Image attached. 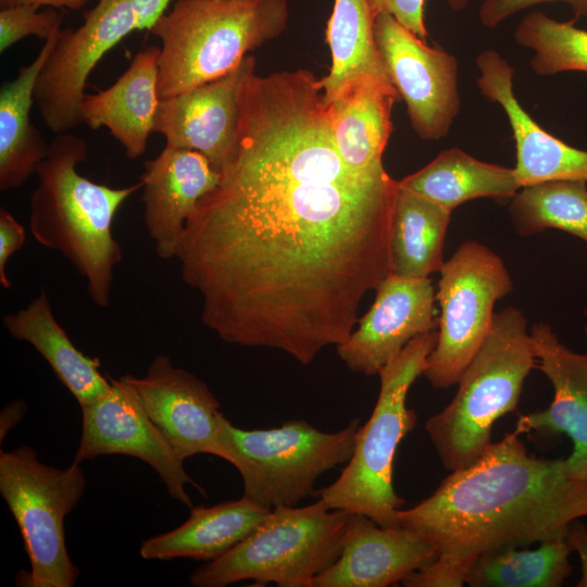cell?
Wrapping results in <instances>:
<instances>
[{
    "label": "cell",
    "mask_w": 587,
    "mask_h": 587,
    "mask_svg": "<svg viewBox=\"0 0 587 587\" xmlns=\"http://www.w3.org/2000/svg\"><path fill=\"white\" fill-rule=\"evenodd\" d=\"M397 192L385 168L357 172L340 158L311 72L253 75L235 151L176 254L202 323L227 344L303 365L341 345L391 273Z\"/></svg>",
    "instance_id": "cell-1"
},
{
    "label": "cell",
    "mask_w": 587,
    "mask_h": 587,
    "mask_svg": "<svg viewBox=\"0 0 587 587\" xmlns=\"http://www.w3.org/2000/svg\"><path fill=\"white\" fill-rule=\"evenodd\" d=\"M584 516L587 479L573 476L565 460L529 455L513 430L452 471L429 497L398 511L400 525L436 550L402 584L461 587L479 557L565 538L570 524Z\"/></svg>",
    "instance_id": "cell-2"
},
{
    "label": "cell",
    "mask_w": 587,
    "mask_h": 587,
    "mask_svg": "<svg viewBox=\"0 0 587 587\" xmlns=\"http://www.w3.org/2000/svg\"><path fill=\"white\" fill-rule=\"evenodd\" d=\"M87 158V142L78 136L59 134L49 142L36 170L29 226L39 245L60 251L86 278L91 301L108 308L113 271L123 258L112 235L113 218L142 183L123 188L97 184L77 171Z\"/></svg>",
    "instance_id": "cell-3"
},
{
    "label": "cell",
    "mask_w": 587,
    "mask_h": 587,
    "mask_svg": "<svg viewBox=\"0 0 587 587\" xmlns=\"http://www.w3.org/2000/svg\"><path fill=\"white\" fill-rule=\"evenodd\" d=\"M287 18L286 0H177L150 30L161 40L160 100L227 75Z\"/></svg>",
    "instance_id": "cell-4"
},
{
    "label": "cell",
    "mask_w": 587,
    "mask_h": 587,
    "mask_svg": "<svg viewBox=\"0 0 587 587\" xmlns=\"http://www.w3.org/2000/svg\"><path fill=\"white\" fill-rule=\"evenodd\" d=\"M535 361L522 311L509 307L496 312L488 335L458 380L453 399L425 424L448 471L470 465L491 444L495 423L515 410Z\"/></svg>",
    "instance_id": "cell-5"
},
{
    "label": "cell",
    "mask_w": 587,
    "mask_h": 587,
    "mask_svg": "<svg viewBox=\"0 0 587 587\" xmlns=\"http://www.w3.org/2000/svg\"><path fill=\"white\" fill-rule=\"evenodd\" d=\"M436 340L437 329L414 338L379 370L378 397L370 419L358 428L352 457L334 483L314 492L329 509L366 515L383 527L400 526L398 511L404 500L394 489V461L399 444L416 425L407 396L424 373Z\"/></svg>",
    "instance_id": "cell-6"
},
{
    "label": "cell",
    "mask_w": 587,
    "mask_h": 587,
    "mask_svg": "<svg viewBox=\"0 0 587 587\" xmlns=\"http://www.w3.org/2000/svg\"><path fill=\"white\" fill-rule=\"evenodd\" d=\"M350 512L323 500L279 507L243 540L208 561L189 577L196 587H225L252 579L255 586L313 587L314 578L339 557Z\"/></svg>",
    "instance_id": "cell-7"
},
{
    "label": "cell",
    "mask_w": 587,
    "mask_h": 587,
    "mask_svg": "<svg viewBox=\"0 0 587 587\" xmlns=\"http://www.w3.org/2000/svg\"><path fill=\"white\" fill-rule=\"evenodd\" d=\"M220 429L225 461L242 477V497L273 510L296 507L315 492L319 476L348 463L359 420L335 432L319 430L304 420L268 429H241L222 413Z\"/></svg>",
    "instance_id": "cell-8"
},
{
    "label": "cell",
    "mask_w": 587,
    "mask_h": 587,
    "mask_svg": "<svg viewBox=\"0 0 587 587\" xmlns=\"http://www.w3.org/2000/svg\"><path fill=\"white\" fill-rule=\"evenodd\" d=\"M79 462L57 469L27 446L0 452V492L23 538L30 569L18 575L26 587H73L79 570L65 541V517L86 489Z\"/></svg>",
    "instance_id": "cell-9"
},
{
    "label": "cell",
    "mask_w": 587,
    "mask_h": 587,
    "mask_svg": "<svg viewBox=\"0 0 587 587\" xmlns=\"http://www.w3.org/2000/svg\"><path fill=\"white\" fill-rule=\"evenodd\" d=\"M437 340L423 375L436 389L457 385L488 335L498 300L513 290L511 275L487 246L467 240L439 271Z\"/></svg>",
    "instance_id": "cell-10"
},
{
    "label": "cell",
    "mask_w": 587,
    "mask_h": 587,
    "mask_svg": "<svg viewBox=\"0 0 587 587\" xmlns=\"http://www.w3.org/2000/svg\"><path fill=\"white\" fill-rule=\"evenodd\" d=\"M138 0H99L76 29H61L42 65L35 103L57 135L76 128L87 79L102 57L134 30H143Z\"/></svg>",
    "instance_id": "cell-11"
},
{
    "label": "cell",
    "mask_w": 587,
    "mask_h": 587,
    "mask_svg": "<svg viewBox=\"0 0 587 587\" xmlns=\"http://www.w3.org/2000/svg\"><path fill=\"white\" fill-rule=\"evenodd\" d=\"M374 35L415 133L426 140L447 136L460 111L457 59L429 47L388 13L376 14Z\"/></svg>",
    "instance_id": "cell-12"
},
{
    "label": "cell",
    "mask_w": 587,
    "mask_h": 587,
    "mask_svg": "<svg viewBox=\"0 0 587 587\" xmlns=\"http://www.w3.org/2000/svg\"><path fill=\"white\" fill-rule=\"evenodd\" d=\"M110 388L82 407V435L74 461L104 454H124L148 463L168 495L192 508L187 485L204 490L187 474L184 459L174 450L145 411L133 386L121 376L110 377Z\"/></svg>",
    "instance_id": "cell-13"
},
{
    "label": "cell",
    "mask_w": 587,
    "mask_h": 587,
    "mask_svg": "<svg viewBox=\"0 0 587 587\" xmlns=\"http://www.w3.org/2000/svg\"><path fill=\"white\" fill-rule=\"evenodd\" d=\"M145 411L185 460L199 453L225 459L220 403L205 383L158 354L146 375H124Z\"/></svg>",
    "instance_id": "cell-14"
},
{
    "label": "cell",
    "mask_w": 587,
    "mask_h": 587,
    "mask_svg": "<svg viewBox=\"0 0 587 587\" xmlns=\"http://www.w3.org/2000/svg\"><path fill=\"white\" fill-rule=\"evenodd\" d=\"M370 310L339 346L340 360L367 376L379 370L414 338L436 330L438 313L432 280L389 274L376 288Z\"/></svg>",
    "instance_id": "cell-15"
},
{
    "label": "cell",
    "mask_w": 587,
    "mask_h": 587,
    "mask_svg": "<svg viewBox=\"0 0 587 587\" xmlns=\"http://www.w3.org/2000/svg\"><path fill=\"white\" fill-rule=\"evenodd\" d=\"M254 67V58L246 55L227 75L160 100L153 133L166 146L198 151L220 172L235 151L242 88Z\"/></svg>",
    "instance_id": "cell-16"
},
{
    "label": "cell",
    "mask_w": 587,
    "mask_h": 587,
    "mask_svg": "<svg viewBox=\"0 0 587 587\" xmlns=\"http://www.w3.org/2000/svg\"><path fill=\"white\" fill-rule=\"evenodd\" d=\"M436 558L432 542L402 525L383 527L350 513L338 559L313 580V587H387Z\"/></svg>",
    "instance_id": "cell-17"
},
{
    "label": "cell",
    "mask_w": 587,
    "mask_h": 587,
    "mask_svg": "<svg viewBox=\"0 0 587 587\" xmlns=\"http://www.w3.org/2000/svg\"><path fill=\"white\" fill-rule=\"evenodd\" d=\"M476 66L482 95L500 104L510 123L516 148L513 168L521 188L553 180L587 182V151L551 135L523 109L513 91V66L491 49L476 57Z\"/></svg>",
    "instance_id": "cell-18"
},
{
    "label": "cell",
    "mask_w": 587,
    "mask_h": 587,
    "mask_svg": "<svg viewBox=\"0 0 587 587\" xmlns=\"http://www.w3.org/2000/svg\"><path fill=\"white\" fill-rule=\"evenodd\" d=\"M143 221L159 258H176L187 221L220 182L208 159L195 150L165 146L143 163Z\"/></svg>",
    "instance_id": "cell-19"
},
{
    "label": "cell",
    "mask_w": 587,
    "mask_h": 587,
    "mask_svg": "<svg viewBox=\"0 0 587 587\" xmlns=\"http://www.w3.org/2000/svg\"><path fill=\"white\" fill-rule=\"evenodd\" d=\"M529 337L538 367L553 387V399L545 410L520 415L514 430L569 436L573 450L565 459L567 470L587 479V353L566 348L544 322L532 326Z\"/></svg>",
    "instance_id": "cell-20"
},
{
    "label": "cell",
    "mask_w": 587,
    "mask_h": 587,
    "mask_svg": "<svg viewBox=\"0 0 587 587\" xmlns=\"http://www.w3.org/2000/svg\"><path fill=\"white\" fill-rule=\"evenodd\" d=\"M159 54L160 48L142 49L112 86L85 93L79 105L80 122L93 130L108 128L132 160L146 152L153 133L160 102Z\"/></svg>",
    "instance_id": "cell-21"
},
{
    "label": "cell",
    "mask_w": 587,
    "mask_h": 587,
    "mask_svg": "<svg viewBox=\"0 0 587 587\" xmlns=\"http://www.w3.org/2000/svg\"><path fill=\"white\" fill-rule=\"evenodd\" d=\"M399 93L390 83L362 78L346 85L330 101V129L344 162L357 172L384 168L391 133V110Z\"/></svg>",
    "instance_id": "cell-22"
},
{
    "label": "cell",
    "mask_w": 587,
    "mask_h": 587,
    "mask_svg": "<svg viewBox=\"0 0 587 587\" xmlns=\"http://www.w3.org/2000/svg\"><path fill=\"white\" fill-rule=\"evenodd\" d=\"M270 512L245 497L212 507H192L185 523L146 539L139 552L146 560L188 558L212 561L250 535Z\"/></svg>",
    "instance_id": "cell-23"
},
{
    "label": "cell",
    "mask_w": 587,
    "mask_h": 587,
    "mask_svg": "<svg viewBox=\"0 0 587 587\" xmlns=\"http://www.w3.org/2000/svg\"><path fill=\"white\" fill-rule=\"evenodd\" d=\"M2 323L14 339L30 344L43 357L80 408L110 388V377L99 371L100 360L75 347L55 320L43 288L25 308L4 314Z\"/></svg>",
    "instance_id": "cell-24"
},
{
    "label": "cell",
    "mask_w": 587,
    "mask_h": 587,
    "mask_svg": "<svg viewBox=\"0 0 587 587\" xmlns=\"http://www.w3.org/2000/svg\"><path fill=\"white\" fill-rule=\"evenodd\" d=\"M57 29L40 48L36 58L21 65L16 77L0 88V190L22 186L49 150V143L30 122V110L39 72L58 39Z\"/></svg>",
    "instance_id": "cell-25"
},
{
    "label": "cell",
    "mask_w": 587,
    "mask_h": 587,
    "mask_svg": "<svg viewBox=\"0 0 587 587\" xmlns=\"http://www.w3.org/2000/svg\"><path fill=\"white\" fill-rule=\"evenodd\" d=\"M398 185L450 212L474 199H511L521 189L514 168L479 161L459 148L441 151Z\"/></svg>",
    "instance_id": "cell-26"
},
{
    "label": "cell",
    "mask_w": 587,
    "mask_h": 587,
    "mask_svg": "<svg viewBox=\"0 0 587 587\" xmlns=\"http://www.w3.org/2000/svg\"><path fill=\"white\" fill-rule=\"evenodd\" d=\"M375 16L369 0H334L326 27L332 66L317 79L326 102L346 85L362 78L391 84L375 41Z\"/></svg>",
    "instance_id": "cell-27"
},
{
    "label": "cell",
    "mask_w": 587,
    "mask_h": 587,
    "mask_svg": "<svg viewBox=\"0 0 587 587\" xmlns=\"http://www.w3.org/2000/svg\"><path fill=\"white\" fill-rule=\"evenodd\" d=\"M451 213L398 185L390 226V274L426 278L439 272Z\"/></svg>",
    "instance_id": "cell-28"
},
{
    "label": "cell",
    "mask_w": 587,
    "mask_h": 587,
    "mask_svg": "<svg viewBox=\"0 0 587 587\" xmlns=\"http://www.w3.org/2000/svg\"><path fill=\"white\" fill-rule=\"evenodd\" d=\"M565 538L548 540L536 549L507 548L479 557L465 584L472 587H559L571 575Z\"/></svg>",
    "instance_id": "cell-29"
},
{
    "label": "cell",
    "mask_w": 587,
    "mask_h": 587,
    "mask_svg": "<svg viewBox=\"0 0 587 587\" xmlns=\"http://www.w3.org/2000/svg\"><path fill=\"white\" fill-rule=\"evenodd\" d=\"M509 216L521 236L555 228L583 239L587 246V182L553 180L524 186L511 198Z\"/></svg>",
    "instance_id": "cell-30"
},
{
    "label": "cell",
    "mask_w": 587,
    "mask_h": 587,
    "mask_svg": "<svg viewBox=\"0 0 587 587\" xmlns=\"http://www.w3.org/2000/svg\"><path fill=\"white\" fill-rule=\"evenodd\" d=\"M575 21L560 22L540 11L525 15L514 32L516 43L534 51L530 66L538 75L569 71L587 73V30Z\"/></svg>",
    "instance_id": "cell-31"
},
{
    "label": "cell",
    "mask_w": 587,
    "mask_h": 587,
    "mask_svg": "<svg viewBox=\"0 0 587 587\" xmlns=\"http://www.w3.org/2000/svg\"><path fill=\"white\" fill-rule=\"evenodd\" d=\"M35 5H15L0 10V52L27 36L47 40L60 28L62 14L54 8L38 11Z\"/></svg>",
    "instance_id": "cell-32"
},
{
    "label": "cell",
    "mask_w": 587,
    "mask_h": 587,
    "mask_svg": "<svg viewBox=\"0 0 587 587\" xmlns=\"http://www.w3.org/2000/svg\"><path fill=\"white\" fill-rule=\"evenodd\" d=\"M553 1L567 3L576 18L587 16V0H485L480 5L478 16L484 26L494 28L519 11Z\"/></svg>",
    "instance_id": "cell-33"
},
{
    "label": "cell",
    "mask_w": 587,
    "mask_h": 587,
    "mask_svg": "<svg viewBox=\"0 0 587 587\" xmlns=\"http://www.w3.org/2000/svg\"><path fill=\"white\" fill-rule=\"evenodd\" d=\"M374 14L388 13L399 23L425 39L427 29L424 22L425 0H369Z\"/></svg>",
    "instance_id": "cell-34"
},
{
    "label": "cell",
    "mask_w": 587,
    "mask_h": 587,
    "mask_svg": "<svg viewBox=\"0 0 587 587\" xmlns=\"http://www.w3.org/2000/svg\"><path fill=\"white\" fill-rule=\"evenodd\" d=\"M25 239L23 225L5 208H0V285L3 288H11L5 272L7 263L23 247Z\"/></svg>",
    "instance_id": "cell-35"
},
{
    "label": "cell",
    "mask_w": 587,
    "mask_h": 587,
    "mask_svg": "<svg viewBox=\"0 0 587 587\" xmlns=\"http://www.w3.org/2000/svg\"><path fill=\"white\" fill-rule=\"evenodd\" d=\"M565 540L580 559L582 575L576 586L587 587V526L577 520L573 521L569 526Z\"/></svg>",
    "instance_id": "cell-36"
},
{
    "label": "cell",
    "mask_w": 587,
    "mask_h": 587,
    "mask_svg": "<svg viewBox=\"0 0 587 587\" xmlns=\"http://www.w3.org/2000/svg\"><path fill=\"white\" fill-rule=\"evenodd\" d=\"M27 408L23 400H15L3 408L0 415V440L8 435L24 416Z\"/></svg>",
    "instance_id": "cell-37"
},
{
    "label": "cell",
    "mask_w": 587,
    "mask_h": 587,
    "mask_svg": "<svg viewBox=\"0 0 587 587\" xmlns=\"http://www.w3.org/2000/svg\"><path fill=\"white\" fill-rule=\"evenodd\" d=\"M88 0H0L1 8L15 7V5H35V7H48V8H66L70 10L82 9Z\"/></svg>",
    "instance_id": "cell-38"
},
{
    "label": "cell",
    "mask_w": 587,
    "mask_h": 587,
    "mask_svg": "<svg viewBox=\"0 0 587 587\" xmlns=\"http://www.w3.org/2000/svg\"><path fill=\"white\" fill-rule=\"evenodd\" d=\"M470 0H448V4L452 10L460 11L463 10Z\"/></svg>",
    "instance_id": "cell-39"
},
{
    "label": "cell",
    "mask_w": 587,
    "mask_h": 587,
    "mask_svg": "<svg viewBox=\"0 0 587 587\" xmlns=\"http://www.w3.org/2000/svg\"><path fill=\"white\" fill-rule=\"evenodd\" d=\"M584 315L586 317V323L584 325V333H585L586 342H587V309L584 310Z\"/></svg>",
    "instance_id": "cell-40"
}]
</instances>
